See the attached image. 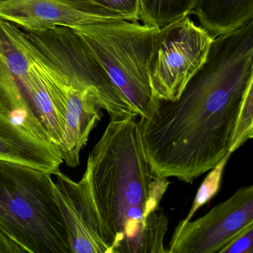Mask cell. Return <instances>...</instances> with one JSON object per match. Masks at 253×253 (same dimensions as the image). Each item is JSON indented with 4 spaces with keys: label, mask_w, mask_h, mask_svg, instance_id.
Listing matches in <instances>:
<instances>
[{
    "label": "cell",
    "mask_w": 253,
    "mask_h": 253,
    "mask_svg": "<svg viewBox=\"0 0 253 253\" xmlns=\"http://www.w3.org/2000/svg\"><path fill=\"white\" fill-rule=\"evenodd\" d=\"M253 73V17L214 38L206 62L177 101H159L140 117L155 177L192 184L228 158Z\"/></svg>",
    "instance_id": "cell-1"
},
{
    "label": "cell",
    "mask_w": 253,
    "mask_h": 253,
    "mask_svg": "<svg viewBox=\"0 0 253 253\" xmlns=\"http://www.w3.org/2000/svg\"><path fill=\"white\" fill-rule=\"evenodd\" d=\"M138 117L111 119L89 154L84 175L112 253H166L169 185L146 159Z\"/></svg>",
    "instance_id": "cell-2"
},
{
    "label": "cell",
    "mask_w": 253,
    "mask_h": 253,
    "mask_svg": "<svg viewBox=\"0 0 253 253\" xmlns=\"http://www.w3.org/2000/svg\"><path fill=\"white\" fill-rule=\"evenodd\" d=\"M0 229L27 253H72L51 174L2 159Z\"/></svg>",
    "instance_id": "cell-3"
},
{
    "label": "cell",
    "mask_w": 253,
    "mask_h": 253,
    "mask_svg": "<svg viewBox=\"0 0 253 253\" xmlns=\"http://www.w3.org/2000/svg\"><path fill=\"white\" fill-rule=\"evenodd\" d=\"M19 37L33 65L59 103L65 106L63 92L66 89L90 90L111 119L138 117L72 28L57 26L38 31L19 28Z\"/></svg>",
    "instance_id": "cell-4"
},
{
    "label": "cell",
    "mask_w": 253,
    "mask_h": 253,
    "mask_svg": "<svg viewBox=\"0 0 253 253\" xmlns=\"http://www.w3.org/2000/svg\"><path fill=\"white\" fill-rule=\"evenodd\" d=\"M122 96L145 117L157 105L150 83V55L158 28L123 20L71 27Z\"/></svg>",
    "instance_id": "cell-5"
},
{
    "label": "cell",
    "mask_w": 253,
    "mask_h": 253,
    "mask_svg": "<svg viewBox=\"0 0 253 253\" xmlns=\"http://www.w3.org/2000/svg\"><path fill=\"white\" fill-rule=\"evenodd\" d=\"M214 38L190 15L158 29L149 64L156 99L175 101L179 98L206 62Z\"/></svg>",
    "instance_id": "cell-6"
},
{
    "label": "cell",
    "mask_w": 253,
    "mask_h": 253,
    "mask_svg": "<svg viewBox=\"0 0 253 253\" xmlns=\"http://www.w3.org/2000/svg\"><path fill=\"white\" fill-rule=\"evenodd\" d=\"M253 224V184L242 187L206 215L178 223L171 238L169 253H219Z\"/></svg>",
    "instance_id": "cell-7"
},
{
    "label": "cell",
    "mask_w": 253,
    "mask_h": 253,
    "mask_svg": "<svg viewBox=\"0 0 253 253\" xmlns=\"http://www.w3.org/2000/svg\"><path fill=\"white\" fill-rule=\"evenodd\" d=\"M56 193L69 233L72 253H112L85 175L74 181L59 170Z\"/></svg>",
    "instance_id": "cell-8"
},
{
    "label": "cell",
    "mask_w": 253,
    "mask_h": 253,
    "mask_svg": "<svg viewBox=\"0 0 253 253\" xmlns=\"http://www.w3.org/2000/svg\"><path fill=\"white\" fill-rule=\"evenodd\" d=\"M0 19L25 31L126 20L88 11L69 0H0Z\"/></svg>",
    "instance_id": "cell-9"
},
{
    "label": "cell",
    "mask_w": 253,
    "mask_h": 253,
    "mask_svg": "<svg viewBox=\"0 0 253 253\" xmlns=\"http://www.w3.org/2000/svg\"><path fill=\"white\" fill-rule=\"evenodd\" d=\"M100 102L91 91H71L65 96V130L58 149L68 167L80 164V154L90 132L101 121Z\"/></svg>",
    "instance_id": "cell-10"
},
{
    "label": "cell",
    "mask_w": 253,
    "mask_h": 253,
    "mask_svg": "<svg viewBox=\"0 0 253 253\" xmlns=\"http://www.w3.org/2000/svg\"><path fill=\"white\" fill-rule=\"evenodd\" d=\"M0 159L40 169L54 175L63 163L59 149L45 142L0 113Z\"/></svg>",
    "instance_id": "cell-11"
},
{
    "label": "cell",
    "mask_w": 253,
    "mask_h": 253,
    "mask_svg": "<svg viewBox=\"0 0 253 253\" xmlns=\"http://www.w3.org/2000/svg\"><path fill=\"white\" fill-rule=\"evenodd\" d=\"M0 113L11 119L16 124L36 138L53 144L47 131L33 111L22 86L6 66L1 57Z\"/></svg>",
    "instance_id": "cell-12"
},
{
    "label": "cell",
    "mask_w": 253,
    "mask_h": 253,
    "mask_svg": "<svg viewBox=\"0 0 253 253\" xmlns=\"http://www.w3.org/2000/svg\"><path fill=\"white\" fill-rule=\"evenodd\" d=\"M199 0H139V21L160 29L184 16H191Z\"/></svg>",
    "instance_id": "cell-13"
},
{
    "label": "cell",
    "mask_w": 253,
    "mask_h": 253,
    "mask_svg": "<svg viewBox=\"0 0 253 253\" xmlns=\"http://www.w3.org/2000/svg\"><path fill=\"white\" fill-rule=\"evenodd\" d=\"M253 132V73L242 102L240 114L230 146V152H234L251 140Z\"/></svg>",
    "instance_id": "cell-14"
},
{
    "label": "cell",
    "mask_w": 253,
    "mask_h": 253,
    "mask_svg": "<svg viewBox=\"0 0 253 253\" xmlns=\"http://www.w3.org/2000/svg\"><path fill=\"white\" fill-rule=\"evenodd\" d=\"M93 9L101 14L139 21V0H94Z\"/></svg>",
    "instance_id": "cell-15"
},
{
    "label": "cell",
    "mask_w": 253,
    "mask_h": 253,
    "mask_svg": "<svg viewBox=\"0 0 253 253\" xmlns=\"http://www.w3.org/2000/svg\"><path fill=\"white\" fill-rule=\"evenodd\" d=\"M226 160H227V159H226ZM224 161L221 162L218 166L213 169V172H211L208 175V178H206V179L205 180L203 184L201 186L199 191H198L197 196H196V199H195L190 212L187 214L186 218L184 219L181 220L179 223L185 224V223L191 221L193 215L197 212L198 209L202 207L205 203H206L215 195V192H216L217 189H218V184H219L221 164H222Z\"/></svg>",
    "instance_id": "cell-16"
},
{
    "label": "cell",
    "mask_w": 253,
    "mask_h": 253,
    "mask_svg": "<svg viewBox=\"0 0 253 253\" xmlns=\"http://www.w3.org/2000/svg\"><path fill=\"white\" fill-rule=\"evenodd\" d=\"M218 253H253V224L226 245Z\"/></svg>",
    "instance_id": "cell-17"
},
{
    "label": "cell",
    "mask_w": 253,
    "mask_h": 253,
    "mask_svg": "<svg viewBox=\"0 0 253 253\" xmlns=\"http://www.w3.org/2000/svg\"><path fill=\"white\" fill-rule=\"evenodd\" d=\"M0 253H27L19 244L0 229Z\"/></svg>",
    "instance_id": "cell-18"
},
{
    "label": "cell",
    "mask_w": 253,
    "mask_h": 253,
    "mask_svg": "<svg viewBox=\"0 0 253 253\" xmlns=\"http://www.w3.org/2000/svg\"><path fill=\"white\" fill-rule=\"evenodd\" d=\"M69 1L75 3L77 5L80 6V7H81L82 8L84 9V10L96 13V12H95L93 9V4L94 0H69Z\"/></svg>",
    "instance_id": "cell-19"
},
{
    "label": "cell",
    "mask_w": 253,
    "mask_h": 253,
    "mask_svg": "<svg viewBox=\"0 0 253 253\" xmlns=\"http://www.w3.org/2000/svg\"><path fill=\"white\" fill-rule=\"evenodd\" d=\"M251 139H253V132L252 135H251Z\"/></svg>",
    "instance_id": "cell-20"
}]
</instances>
